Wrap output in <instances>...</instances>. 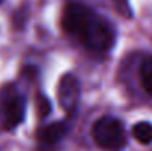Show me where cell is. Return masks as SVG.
Returning a JSON list of instances; mask_svg holds the SVG:
<instances>
[{
    "instance_id": "3957f363",
    "label": "cell",
    "mask_w": 152,
    "mask_h": 151,
    "mask_svg": "<svg viewBox=\"0 0 152 151\" xmlns=\"http://www.w3.org/2000/svg\"><path fill=\"white\" fill-rule=\"evenodd\" d=\"M25 116L24 98L16 92L13 86H6L0 92V123L4 129H15Z\"/></svg>"
},
{
    "instance_id": "5b68a950",
    "label": "cell",
    "mask_w": 152,
    "mask_h": 151,
    "mask_svg": "<svg viewBox=\"0 0 152 151\" xmlns=\"http://www.w3.org/2000/svg\"><path fill=\"white\" fill-rule=\"evenodd\" d=\"M66 130H68V126L64 122H55V123H50V124L42 127L39 130L37 136L43 145H53L65 136Z\"/></svg>"
},
{
    "instance_id": "6da1fadb",
    "label": "cell",
    "mask_w": 152,
    "mask_h": 151,
    "mask_svg": "<svg viewBox=\"0 0 152 151\" xmlns=\"http://www.w3.org/2000/svg\"><path fill=\"white\" fill-rule=\"evenodd\" d=\"M62 25L66 33L93 52H106L115 39L111 24L78 1H71L65 6Z\"/></svg>"
},
{
    "instance_id": "277c9868",
    "label": "cell",
    "mask_w": 152,
    "mask_h": 151,
    "mask_svg": "<svg viewBox=\"0 0 152 151\" xmlns=\"http://www.w3.org/2000/svg\"><path fill=\"white\" fill-rule=\"evenodd\" d=\"M80 99V83L74 74H64L58 85V101L62 110L72 114L77 110Z\"/></svg>"
},
{
    "instance_id": "8992f818",
    "label": "cell",
    "mask_w": 152,
    "mask_h": 151,
    "mask_svg": "<svg viewBox=\"0 0 152 151\" xmlns=\"http://www.w3.org/2000/svg\"><path fill=\"white\" fill-rule=\"evenodd\" d=\"M133 138L143 145H148L152 142V123L149 122H139L132 129Z\"/></svg>"
},
{
    "instance_id": "7a4b0ae2",
    "label": "cell",
    "mask_w": 152,
    "mask_h": 151,
    "mask_svg": "<svg viewBox=\"0 0 152 151\" xmlns=\"http://www.w3.org/2000/svg\"><path fill=\"white\" fill-rule=\"evenodd\" d=\"M95 142L105 150H120L126 144V132L123 123L114 117H101L92 129Z\"/></svg>"
},
{
    "instance_id": "52a82bcc",
    "label": "cell",
    "mask_w": 152,
    "mask_h": 151,
    "mask_svg": "<svg viewBox=\"0 0 152 151\" xmlns=\"http://www.w3.org/2000/svg\"><path fill=\"white\" fill-rule=\"evenodd\" d=\"M140 82L143 89L152 95V58H148L140 65Z\"/></svg>"
},
{
    "instance_id": "9c48e42d",
    "label": "cell",
    "mask_w": 152,
    "mask_h": 151,
    "mask_svg": "<svg viewBox=\"0 0 152 151\" xmlns=\"http://www.w3.org/2000/svg\"><path fill=\"white\" fill-rule=\"evenodd\" d=\"M0 3H1V0H0Z\"/></svg>"
},
{
    "instance_id": "ba28073f",
    "label": "cell",
    "mask_w": 152,
    "mask_h": 151,
    "mask_svg": "<svg viewBox=\"0 0 152 151\" xmlns=\"http://www.w3.org/2000/svg\"><path fill=\"white\" fill-rule=\"evenodd\" d=\"M37 108H39V114H40L42 117H46L52 111L50 101L48 99L46 96H43V95H39V96H37Z\"/></svg>"
}]
</instances>
